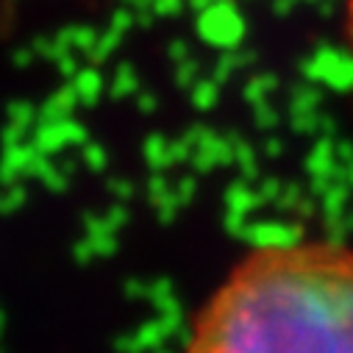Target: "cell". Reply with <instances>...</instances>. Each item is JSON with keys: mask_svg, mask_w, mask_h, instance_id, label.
Returning <instances> with one entry per match:
<instances>
[{"mask_svg": "<svg viewBox=\"0 0 353 353\" xmlns=\"http://www.w3.org/2000/svg\"><path fill=\"white\" fill-rule=\"evenodd\" d=\"M187 353H353V248L250 250L192 320Z\"/></svg>", "mask_w": 353, "mask_h": 353, "instance_id": "6da1fadb", "label": "cell"}, {"mask_svg": "<svg viewBox=\"0 0 353 353\" xmlns=\"http://www.w3.org/2000/svg\"><path fill=\"white\" fill-rule=\"evenodd\" d=\"M345 34H347V42L353 50V0H345Z\"/></svg>", "mask_w": 353, "mask_h": 353, "instance_id": "7a4b0ae2", "label": "cell"}]
</instances>
